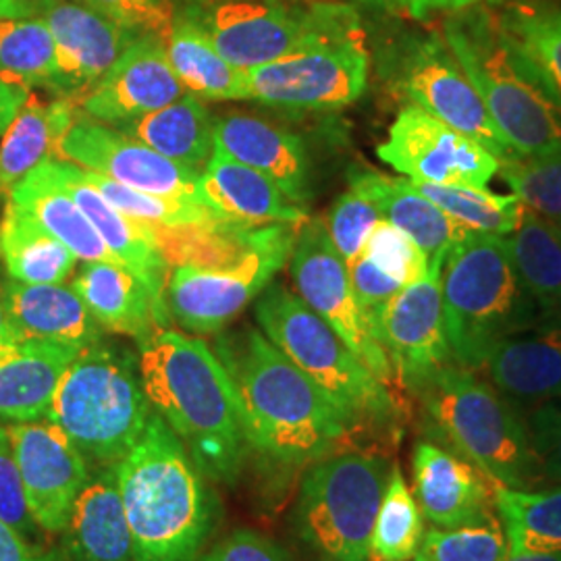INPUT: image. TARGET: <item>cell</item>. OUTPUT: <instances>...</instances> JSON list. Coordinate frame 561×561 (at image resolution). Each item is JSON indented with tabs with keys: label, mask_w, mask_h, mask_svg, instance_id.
Masks as SVG:
<instances>
[{
	"label": "cell",
	"mask_w": 561,
	"mask_h": 561,
	"mask_svg": "<svg viewBox=\"0 0 561 561\" xmlns=\"http://www.w3.org/2000/svg\"><path fill=\"white\" fill-rule=\"evenodd\" d=\"M141 387L180 437L202 477L236 482L248 456L240 400L225 364L204 341L157 329L140 341Z\"/></svg>",
	"instance_id": "obj_1"
},
{
	"label": "cell",
	"mask_w": 561,
	"mask_h": 561,
	"mask_svg": "<svg viewBox=\"0 0 561 561\" xmlns=\"http://www.w3.org/2000/svg\"><path fill=\"white\" fill-rule=\"evenodd\" d=\"M240 400L248 447L280 468L329 456L350 424L300 368L252 327L215 347Z\"/></svg>",
	"instance_id": "obj_2"
},
{
	"label": "cell",
	"mask_w": 561,
	"mask_h": 561,
	"mask_svg": "<svg viewBox=\"0 0 561 561\" xmlns=\"http://www.w3.org/2000/svg\"><path fill=\"white\" fill-rule=\"evenodd\" d=\"M136 561H198L215 526L213 497L180 437L157 412L117 461Z\"/></svg>",
	"instance_id": "obj_3"
},
{
	"label": "cell",
	"mask_w": 561,
	"mask_h": 561,
	"mask_svg": "<svg viewBox=\"0 0 561 561\" xmlns=\"http://www.w3.org/2000/svg\"><path fill=\"white\" fill-rule=\"evenodd\" d=\"M443 41L520 159L561 154V106L486 7L454 13Z\"/></svg>",
	"instance_id": "obj_4"
},
{
	"label": "cell",
	"mask_w": 561,
	"mask_h": 561,
	"mask_svg": "<svg viewBox=\"0 0 561 561\" xmlns=\"http://www.w3.org/2000/svg\"><path fill=\"white\" fill-rule=\"evenodd\" d=\"M443 317L451 360L479 370L486 354L541 317L502 236L470 231L442 268Z\"/></svg>",
	"instance_id": "obj_5"
},
{
	"label": "cell",
	"mask_w": 561,
	"mask_h": 561,
	"mask_svg": "<svg viewBox=\"0 0 561 561\" xmlns=\"http://www.w3.org/2000/svg\"><path fill=\"white\" fill-rule=\"evenodd\" d=\"M152 412L131 352L99 341L80 350L62 373L46 421L57 424L85 460L108 466L140 439Z\"/></svg>",
	"instance_id": "obj_6"
},
{
	"label": "cell",
	"mask_w": 561,
	"mask_h": 561,
	"mask_svg": "<svg viewBox=\"0 0 561 561\" xmlns=\"http://www.w3.org/2000/svg\"><path fill=\"white\" fill-rule=\"evenodd\" d=\"M421 391L433 428L495 484L526 491L545 479L528 424L474 370L447 364Z\"/></svg>",
	"instance_id": "obj_7"
},
{
	"label": "cell",
	"mask_w": 561,
	"mask_h": 561,
	"mask_svg": "<svg viewBox=\"0 0 561 561\" xmlns=\"http://www.w3.org/2000/svg\"><path fill=\"white\" fill-rule=\"evenodd\" d=\"M262 335L294 362L341 412L350 426L385 424L396 401L340 335L283 283H268L254 304Z\"/></svg>",
	"instance_id": "obj_8"
},
{
	"label": "cell",
	"mask_w": 561,
	"mask_h": 561,
	"mask_svg": "<svg viewBox=\"0 0 561 561\" xmlns=\"http://www.w3.org/2000/svg\"><path fill=\"white\" fill-rule=\"evenodd\" d=\"M387 479V463L370 454L331 456L306 472L296 524L317 561L368 560Z\"/></svg>",
	"instance_id": "obj_9"
},
{
	"label": "cell",
	"mask_w": 561,
	"mask_h": 561,
	"mask_svg": "<svg viewBox=\"0 0 561 561\" xmlns=\"http://www.w3.org/2000/svg\"><path fill=\"white\" fill-rule=\"evenodd\" d=\"M300 227L264 225L252 248L217 266H173L164 291L169 314L192 333L221 331L291 259Z\"/></svg>",
	"instance_id": "obj_10"
},
{
	"label": "cell",
	"mask_w": 561,
	"mask_h": 561,
	"mask_svg": "<svg viewBox=\"0 0 561 561\" xmlns=\"http://www.w3.org/2000/svg\"><path fill=\"white\" fill-rule=\"evenodd\" d=\"M194 21L222 57L243 71L358 25L347 7L301 9L285 0H219Z\"/></svg>",
	"instance_id": "obj_11"
},
{
	"label": "cell",
	"mask_w": 561,
	"mask_h": 561,
	"mask_svg": "<svg viewBox=\"0 0 561 561\" xmlns=\"http://www.w3.org/2000/svg\"><path fill=\"white\" fill-rule=\"evenodd\" d=\"M368 83L360 27H350L248 71V101L287 111H333L358 101Z\"/></svg>",
	"instance_id": "obj_12"
},
{
	"label": "cell",
	"mask_w": 561,
	"mask_h": 561,
	"mask_svg": "<svg viewBox=\"0 0 561 561\" xmlns=\"http://www.w3.org/2000/svg\"><path fill=\"white\" fill-rule=\"evenodd\" d=\"M289 261L301 301L340 335L379 381L385 385L391 381V362L370 333L364 310L354 296L347 264L335 250L322 219L301 222Z\"/></svg>",
	"instance_id": "obj_13"
},
{
	"label": "cell",
	"mask_w": 561,
	"mask_h": 561,
	"mask_svg": "<svg viewBox=\"0 0 561 561\" xmlns=\"http://www.w3.org/2000/svg\"><path fill=\"white\" fill-rule=\"evenodd\" d=\"M398 85L414 106L477 141L502 164L520 159L489 117L479 92L442 36L414 38L405 46Z\"/></svg>",
	"instance_id": "obj_14"
},
{
	"label": "cell",
	"mask_w": 561,
	"mask_h": 561,
	"mask_svg": "<svg viewBox=\"0 0 561 561\" xmlns=\"http://www.w3.org/2000/svg\"><path fill=\"white\" fill-rule=\"evenodd\" d=\"M442 268L428 264L419 279L403 285L368 319L393 375L419 391L451 360L443 317Z\"/></svg>",
	"instance_id": "obj_15"
},
{
	"label": "cell",
	"mask_w": 561,
	"mask_h": 561,
	"mask_svg": "<svg viewBox=\"0 0 561 561\" xmlns=\"http://www.w3.org/2000/svg\"><path fill=\"white\" fill-rule=\"evenodd\" d=\"M377 154L408 180L437 185L486 187L502 169L489 150L414 104L401 108Z\"/></svg>",
	"instance_id": "obj_16"
},
{
	"label": "cell",
	"mask_w": 561,
	"mask_h": 561,
	"mask_svg": "<svg viewBox=\"0 0 561 561\" xmlns=\"http://www.w3.org/2000/svg\"><path fill=\"white\" fill-rule=\"evenodd\" d=\"M164 198L202 204L201 171L171 161L125 131L76 117L59 146V159Z\"/></svg>",
	"instance_id": "obj_17"
},
{
	"label": "cell",
	"mask_w": 561,
	"mask_h": 561,
	"mask_svg": "<svg viewBox=\"0 0 561 561\" xmlns=\"http://www.w3.org/2000/svg\"><path fill=\"white\" fill-rule=\"evenodd\" d=\"M4 431L34 520L44 533H65L73 503L90 479L88 460L59 426L46 419L9 422Z\"/></svg>",
	"instance_id": "obj_18"
},
{
	"label": "cell",
	"mask_w": 561,
	"mask_h": 561,
	"mask_svg": "<svg viewBox=\"0 0 561 561\" xmlns=\"http://www.w3.org/2000/svg\"><path fill=\"white\" fill-rule=\"evenodd\" d=\"M42 20L53 34L57 53L55 92L73 102H80L144 36L76 0H55Z\"/></svg>",
	"instance_id": "obj_19"
},
{
	"label": "cell",
	"mask_w": 561,
	"mask_h": 561,
	"mask_svg": "<svg viewBox=\"0 0 561 561\" xmlns=\"http://www.w3.org/2000/svg\"><path fill=\"white\" fill-rule=\"evenodd\" d=\"M185 94L161 38L144 34L134 42L102 80L80 101L90 119L125 125L140 119Z\"/></svg>",
	"instance_id": "obj_20"
},
{
	"label": "cell",
	"mask_w": 561,
	"mask_h": 561,
	"mask_svg": "<svg viewBox=\"0 0 561 561\" xmlns=\"http://www.w3.org/2000/svg\"><path fill=\"white\" fill-rule=\"evenodd\" d=\"M414 497L422 516L437 528L495 520V482L458 451L419 442L412 454Z\"/></svg>",
	"instance_id": "obj_21"
},
{
	"label": "cell",
	"mask_w": 561,
	"mask_h": 561,
	"mask_svg": "<svg viewBox=\"0 0 561 561\" xmlns=\"http://www.w3.org/2000/svg\"><path fill=\"white\" fill-rule=\"evenodd\" d=\"M510 401L539 405L561 398V314H541L493 345L481 368Z\"/></svg>",
	"instance_id": "obj_22"
},
{
	"label": "cell",
	"mask_w": 561,
	"mask_h": 561,
	"mask_svg": "<svg viewBox=\"0 0 561 561\" xmlns=\"http://www.w3.org/2000/svg\"><path fill=\"white\" fill-rule=\"evenodd\" d=\"M46 171L53 180L59 181L62 190L73 198L94 225L104 245L117 259L121 266L129 268L136 277H140L148 289L164 300L167 279H169V264L162 259L157 236L150 227L131 221L117 208L102 198L101 192L88 181L83 169L67 161H46ZM167 301V300H164Z\"/></svg>",
	"instance_id": "obj_23"
},
{
	"label": "cell",
	"mask_w": 561,
	"mask_h": 561,
	"mask_svg": "<svg viewBox=\"0 0 561 561\" xmlns=\"http://www.w3.org/2000/svg\"><path fill=\"white\" fill-rule=\"evenodd\" d=\"M215 148L275 181L301 208L310 198L306 148L296 134L279 125L254 115L229 113L215 119Z\"/></svg>",
	"instance_id": "obj_24"
},
{
	"label": "cell",
	"mask_w": 561,
	"mask_h": 561,
	"mask_svg": "<svg viewBox=\"0 0 561 561\" xmlns=\"http://www.w3.org/2000/svg\"><path fill=\"white\" fill-rule=\"evenodd\" d=\"M350 190L370 202L382 221L396 225L421 248L428 264L443 266L447 254L470 231L424 198L410 180L387 178L373 169L354 167L347 173Z\"/></svg>",
	"instance_id": "obj_25"
},
{
	"label": "cell",
	"mask_w": 561,
	"mask_h": 561,
	"mask_svg": "<svg viewBox=\"0 0 561 561\" xmlns=\"http://www.w3.org/2000/svg\"><path fill=\"white\" fill-rule=\"evenodd\" d=\"M201 196L222 221L245 227H262L275 222L301 225L310 217L296 202L289 201L275 181L252 167L233 161L215 148L201 175Z\"/></svg>",
	"instance_id": "obj_26"
},
{
	"label": "cell",
	"mask_w": 561,
	"mask_h": 561,
	"mask_svg": "<svg viewBox=\"0 0 561 561\" xmlns=\"http://www.w3.org/2000/svg\"><path fill=\"white\" fill-rule=\"evenodd\" d=\"M71 287L104 331L141 341L169 322L167 301L117 262H85Z\"/></svg>",
	"instance_id": "obj_27"
},
{
	"label": "cell",
	"mask_w": 561,
	"mask_h": 561,
	"mask_svg": "<svg viewBox=\"0 0 561 561\" xmlns=\"http://www.w3.org/2000/svg\"><path fill=\"white\" fill-rule=\"evenodd\" d=\"M65 549L71 561H136L121 502L117 463L90 474L67 522Z\"/></svg>",
	"instance_id": "obj_28"
},
{
	"label": "cell",
	"mask_w": 561,
	"mask_h": 561,
	"mask_svg": "<svg viewBox=\"0 0 561 561\" xmlns=\"http://www.w3.org/2000/svg\"><path fill=\"white\" fill-rule=\"evenodd\" d=\"M78 352L53 341L0 343V421H44L60 377Z\"/></svg>",
	"instance_id": "obj_29"
},
{
	"label": "cell",
	"mask_w": 561,
	"mask_h": 561,
	"mask_svg": "<svg viewBox=\"0 0 561 561\" xmlns=\"http://www.w3.org/2000/svg\"><path fill=\"white\" fill-rule=\"evenodd\" d=\"M7 301L21 340L53 341L83 350L104 337L101 322L73 287L4 280Z\"/></svg>",
	"instance_id": "obj_30"
},
{
	"label": "cell",
	"mask_w": 561,
	"mask_h": 561,
	"mask_svg": "<svg viewBox=\"0 0 561 561\" xmlns=\"http://www.w3.org/2000/svg\"><path fill=\"white\" fill-rule=\"evenodd\" d=\"M76 117V102L62 96L42 101L36 92H30L0 136V192H11L42 162L57 161L60 141Z\"/></svg>",
	"instance_id": "obj_31"
},
{
	"label": "cell",
	"mask_w": 561,
	"mask_h": 561,
	"mask_svg": "<svg viewBox=\"0 0 561 561\" xmlns=\"http://www.w3.org/2000/svg\"><path fill=\"white\" fill-rule=\"evenodd\" d=\"M9 202L20 206L42 229L69 248L78 261L117 262L94 225L88 221L59 181L53 180L44 162L11 187Z\"/></svg>",
	"instance_id": "obj_32"
},
{
	"label": "cell",
	"mask_w": 561,
	"mask_h": 561,
	"mask_svg": "<svg viewBox=\"0 0 561 561\" xmlns=\"http://www.w3.org/2000/svg\"><path fill=\"white\" fill-rule=\"evenodd\" d=\"M121 127L162 157L201 173L215 150V119L192 92Z\"/></svg>",
	"instance_id": "obj_33"
},
{
	"label": "cell",
	"mask_w": 561,
	"mask_h": 561,
	"mask_svg": "<svg viewBox=\"0 0 561 561\" xmlns=\"http://www.w3.org/2000/svg\"><path fill=\"white\" fill-rule=\"evenodd\" d=\"M162 44L185 90L208 101H248V71L225 59L196 21L173 23Z\"/></svg>",
	"instance_id": "obj_34"
},
{
	"label": "cell",
	"mask_w": 561,
	"mask_h": 561,
	"mask_svg": "<svg viewBox=\"0 0 561 561\" xmlns=\"http://www.w3.org/2000/svg\"><path fill=\"white\" fill-rule=\"evenodd\" d=\"M0 259L9 279L57 285L76 268V256L20 206L7 201L0 219Z\"/></svg>",
	"instance_id": "obj_35"
},
{
	"label": "cell",
	"mask_w": 561,
	"mask_h": 561,
	"mask_svg": "<svg viewBox=\"0 0 561 561\" xmlns=\"http://www.w3.org/2000/svg\"><path fill=\"white\" fill-rule=\"evenodd\" d=\"M524 289L545 317L561 314V229L526 208L520 227L505 236Z\"/></svg>",
	"instance_id": "obj_36"
},
{
	"label": "cell",
	"mask_w": 561,
	"mask_h": 561,
	"mask_svg": "<svg viewBox=\"0 0 561 561\" xmlns=\"http://www.w3.org/2000/svg\"><path fill=\"white\" fill-rule=\"evenodd\" d=\"M495 512L510 553H561V484L526 491L495 484Z\"/></svg>",
	"instance_id": "obj_37"
},
{
	"label": "cell",
	"mask_w": 561,
	"mask_h": 561,
	"mask_svg": "<svg viewBox=\"0 0 561 561\" xmlns=\"http://www.w3.org/2000/svg\"><path fill=\"white\" fill-rule=\"evenodd\" d=\"M497 21L561 106V4L512 2Z\"/></svg>",
	"instance_id": "obj_38"
},
{
	"label": "cell",
	"mask_w": 561,
	"mask_h": 561,
	"mask_svg": "<svg viewBox=\"0 0 561 561\" xmlns=\"http://www.w3.org/2000/svg\"><path fill=\"white\" fill-rule=\"evenodd\" d=\"M412 185L424 198L437 204L445 215L460 222L463 229L477 233H491L502 238L512 236L520 227L526 213V206L514 194L500 196L489 192L486 187L437 185L424 181H412Z\"/></svg>",
	"instance_id": "obj_39"
},
{
	"label": "cell",
	"mask_w": 561,
	"mask_h": 561,
	"mask_svg": "<svg viewBox=\"0 0 561 561\" xmlns=\"http://www.w3.org/2000/svg\"><path fill=\"white\" fill-rule=\"evenodd\" d=\"M0 76L30 90H57V53L46 21L0 20Z\"/></svg>",
	"instance_id": "obj_40"
},
{
	"label": "cell",
	"mask_w": 561,
	"mask_h": 561,
	"mask_svg": "<svg viewBox=\"0 0 561 561\" xmlns=\"http://www.w3.org/2000/svg\"><path fill=\"white\" fill-rule=\"evenodd\" d=\"M416 497L403 479L400 466L389 470L381 507L370 539L373 561H412L424 537V522Z\"/></svg>",
	"instance_id": "obj_41"
},
{
	"label": "cell",
	"mask_w": 561,
	"mask_h": 561,
	"mask_svg": "<svg viewBox=\"0 0 561 561\" xmlns=\"http://www.w3.org/2000/svg\"><path fill=\"white\" fill-rule=\"evenodd\" d=\"M88 181L99 190L102 198L108 202L113 208H117L125 217L131 221L146 225L150 229L154 227H181V225H204V222L217 221L219 217L194 202L175 201V198H164L157 194H148L134 190L129 185H123L119 181L108 180L99 173L85 171Z\"/></svg>",
	"instance_id": "obj_42"
},
{
	"label": "cell",
	"mask_w": 561,
	"mask_h": 561,
	"mask_svg": "<svg viewBox=\"0 0 561 561\" xmlns=\"http://www.w3.org/2000/svg\"><path fill=\"white\" fill-rule=\"evenodd\" d=\"M507 539L502 522H484L460 528H428L414 561H503Z\"/></svg>",
	"instance_id": "obj_43"
},
{
	"label": "cell",
	"mask_w": 561,
	"mask_h": 561,
	"mask_svg": "<svg viewBox=\"0 0 561 561\" xmlns=\"http://www.w3.org/2000/svg\"><path fill=\"white\" fill-rule=\"evenodd\" d=\"M500 173L528 210L561 221V154L503 162Z\"/></svg>",
	"instance_id": "obj_44"
},
{
	"label": "cell",
	"mask_w": 561,
	"mask_h": 561,
	"mask_svg": "<svg viewBox=\"0 0 561 561\" xmlns=\"http://www.w3.org/2000/svg\"><path fill=\"white\" fill-rule=\"evenodd\" d=\"M381 221L379 210L366 198H362L360 194L350 190L341 194L331 206L329 219L324 225L341 259L345 264H352L364 252V245L373 229Z\"/></svg>",
	"instance_id": "obj_45"
},
{
	"label": "cell",
	"mask_w": 561,
	"mask_h": 561,
	"mask_svg": "<svg viewBox=\"0 0 561 561\" xmlns=\"http://www.w3.org/2000/svg\"><path fill=\"white\" fill-rule=\"evenodd\" d=\"M387 275L408 285L428 268V261L414 240L391 222L381 221L370 233L362 252Z\"/></svg>",
	"instance_id": "obj_46"
},
{
	"label": "cell",
	"mask_w": 561,
	"mask_h": 561,
	"mask_svg": "<svg viewBox=\"0 0 561 561\" xmlns=\"http://www.w3.org/2000/svg\"><path fill=\"white\" fill-rule=\"evenodd\" d=\"M83 7H90L102 15L117 21L121 25L140 32L152 34L164 41L171 32L175 15L173 7L167 0H76Z\"/></svg>",
	"instance_id": "obj_47"
},
{
	"label": "cell",
	"mask_w": 561,
	"mask_h": 561,
	"mask_svg": "<svg viewBox=\"0 0 561 561\" xmlns=\"http://www.w3.org/2000/svg\"><path fill=\"white\" fill-rule=\"evenodd\" d=\"M0 520L7 522L30 541L38 537L41 526L34 520L25 500L20 470L7 439L4 422L0 421Z\"/></svg>",
	"instance_id": "obj_48"
},
{
	"label": "cell",
	"mask_w": 561,
	"mask_h": 561,
	"mask_svg": "<svg viewBox=\"0 0 561 561\" xmlns=\"http://www.w3.org/2000/svg\"><path fill=\"white\" fill-rule=\"evenodd\" d=\"M528 433L542 474L561 482V398L535 405L528 419Z\"/></svg>",
	"instance_id": "obj_49"
},
{
	"label": "cell",
	"mask_w": 561,
	"mask_h": 561,
	"mask_svg": "<svg viewBox=\"0 0 561 561\" xmlns=\"http://www.w3.org/2000/svg\"><path fill=\"white\" fill-rule=\"evenodd\" d=\"M347 273H350L354 296L364 310L366 321L403 287L400 280L387 275L364 254H360L352 264H347Z\"/></svg>",
	"instance_id": "obj_50"
},
{
	"label": "cell",
	"mask_w": 561,
	"mask_h": 561,
	"mask_svg": "<svg viewBox=\"0 0 561 561\" xmlns=\"http://www.w3.org/2000/svg\"><path fill=\"white\" fill-rule=\"evenodd\" d=\"M201 561H294L279 542L254 530H236L215 545Z\"/></svg>",
	"instance_id": "obj_51"
},
{
	"label": "cell",
	"mask_w": 561,
	"mask_h": 561,
	"mask_svg": "<svg viewBox=\"0 0 561 561\" xmlns=\"http://www.w3.org/2000/svg\"><path fill=\"white\" fill-rule=\"evenodd\" d=\"M0 561H62L55 551H42L20 530L0 520Z\"/></svg>",
	"instance_id": "obj_52"
},
{
	"label": "cell",
	"mask_w": 561,
	"mask_h": 561,
	"mask_svg": "<svg viewBox=\"0 0 561 561\" xmlns=\"http://www.w3.org/2000/svg\"><path fill=\"white\" fill-rule=\"evenodd\" d=\"M30 92V88L0 76V136L11 125V121L15 119Z\"/></svg>",
	"instance_id": "obj_53"
},
{
	"label": "cell",
	"mask_w": 561,
	"mask_h": 561,
	"mask_svg": "<svg viewBox=\"0 0 561 561\" xmlns=\"http://www.w3.org/2000/svg\"><path fill=\"white\" fill-rule=\"evenodd\" d=\"M55 0H0V20L42 18Z\"/></svg>",
	"instance_id": "obj_54"
},
{
	"label": "cell",
	"mask_w": 561,
	"mask_h": 561,
	"mask_svg": "<svg viewBox=\"0 0 561 561\" xmlns=\"http://www.w3.org/2000/svg\"><path fill=\"white\" fill-rule=\"evenodd\" d=\"M503 0H422L426 13L431 11H451V13H460L468 11L474 7H491V4H502Z\"/></svg>",
	"instance_id": "obj_55"
},
{
	"label": "cell",
	"mask_w": 561,
	"mask_h": 561,
	"mask_svg": "<svg viewBox=\"0 0 561 561\" xmlns=\"http://www.w3.org/2000/svg\"><path fill=\"white\" fill-rule=\"evenodd\" d=\"M21 340L20 331L13 322L11 310H9V301H7V287L4 280H0V343H13Z\"/></svg>",
	"instance_id": "obj_56"
},
{
	"label": "cell",
	"mask_w": 561,
	"mask_h": 561,
	"mask_svg": "<svg viewBox=\"0 0 561 561\" xmlns=\"http://www.w3.org/2000/svg\"><path fill=\"white\" fill-rule=\"evenodd\" d=\"M503 561H561V553H520L514 556L507 551Z\"/></svg>",
	"instance_id": "obj_57"
},
{
	"label": "cell",
	"mask_w": 561,
	"mask_h": 561,
	"mask_svg": "<svg viewBox=\"0 0 561 561\" xmlns=\"http://www.w3.org/2000/svg\"><path fill=\"white\" fill-rule=\"evenodd\" d=\"M396 4H401L412 18H416V20H424L428 13H426V9H424V4H422V0H396Z\"/></svg>",
	"instance_id": "obj_58"
},
{
	"label": "cell",
	"mask_w": 561,
	"mask_h": 561,
	"mask_svg": "<svg viewBox=\"0 0 561 561\" xmlns=\"http://www.w3.org/2000/svg\"><path fill=\"white\" fill-rule=\"evenodd\" d=\"M358 2H368V4H393L396 0H358Z\"/></svg>",
	"instance_id": "obj_59"
},
{
	"label": "cell",
	"mask_w": 561,
	"mask_h": 561,
	"mask_svg": "<svg viewBox=\"0 0 561 561\" xmlns=\"http://www.w3.org/2000/svg\"><path fill=\"white\" fill-rule=\"evenodd\" d=\"M556 225H558V227L561 229V221L556 222Z\"/></svg>",
	"instance_id": "obj_60"
}]
</instances>
